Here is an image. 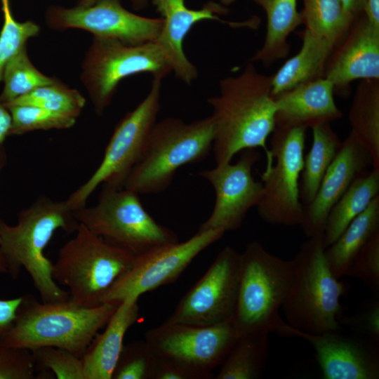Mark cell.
I'll return each instance as SVG.
<instances>
[{
    "instance_id": "obj_22",
    "label": "cell",
    "mask_w": 379,
    "mask_h": 379,
    "mask_svg": "<svg viewBox=\"0 0 379 379\" xmlns=\"http://www.w3.org/2000/svg\"><path fill=\"white\" fill-rule=\"evenodd\" d=\"M138 300L128 298L121 302L105 331L95 335L81 357L85 379H112L124 347V335L139 318Z\"/></svg>"
},
{
    "instance_id": "obj_4",
    "label": "cell",
    "mask_w": 379,
    "mask_h": 379,
    "mask_svg": "<svg viewBox=\"0 0 379 379\" xmlns=\"http://www.w3.org/2000/svg\"><path fill=\"white\" fill-rule=\"evenodd\" d=\"M294 260L269 253L258 241L241 253V274L233 325L239 336L253 332L287 336L279 313L295 276Z\"/></svg>"
},
{
    "instance_id": "obj_31",
    "label": "cell",
    "mask_w": 379,
    "mask_h": 379,
    "mask_svg": "<svg viewBox=\"0 0 379 379\" xmlns=\"http://www.w3.org/2000/svg\"><path fill=\"white\" fill-rule=\"evenodd\" d=\"M55 80V78L44 74L34 66L25 46L10 60L4 68L2 80L4 86L0 94V101L6 105Z\"/></svg>"
},
{
    "instance_id": "obj_43",
    "label": "cell",
    "mask_w": 379,
    "mask_h": 379,
    "mask_svg": "<svg viewBox=\"0 0 379 379\" xmlns=\"http://www.w3.org/2000/svg\"><path fill=\"white\" fill-rule=\"evenodd\" d=\"M364 13L369 23L379 29V0H366Z\"/></svg>"
},
{
    "instance_id": "obj_9",
    "label": "cell",
    "mask_w": 379,
    "mask_h": 379,
    "mask_svg": "<svg viewBox=\"0 0 379 379\" xmlns=\"http://www.w3.org/2000/svg\"><path fill=\"white\" fill-rule=\"evenodd\" d=\"M161 81L154 79L147 95L116 125L96 170L66 199L74 211L85 206L91 194L101 184L124 187L131 170L142 158L157 123Z\"/></svg>"
},
{
    "instance_id": "obj_14",
    "label": "cell",
    "mask_w": 379,
    "mask_h": 379,
    "mask_svg": "<svg viewBox=\"0 0 379 379\" xmlns=\"http://www.w3.org/2000/svg\"><path fill=\"white\" fill-rule=\"evenodd\" d=\"M240 274L241 253L227 246L184 295L166 321L208 326L232 321Z\"/></svg>"
},
{
    "instance_id": "obj_8",
    "label": "cell",
    "mask_w": 379,
    "mask_h": 379,
    "mask_svg": "<svg viewBox=\"0 0 379 379\" xmlns=\"http://www.w3.org/2000/svg\"><path fill=\"white\" fill-rule=\"evenodd\" d=\"M139 195L125 187L102 185L98 202L74 210V216L94 234L135 255L179 241L173 230L149 214Z\"/></svg>"
},
{
    "instance_id": "obj_29",
    "label": "cell",
    "mask_w": 379,
    "mask_h": 379,
    "mask_svg": "<svg viewBox=\"0 0 379 379\" xmlns=\"http://www.w3.org/2000/svg\"><path fill=\"white\" fill-rule=\"evenodd\" d=\"M269 335L267 332H253L239 336L214 378H259L269 357Z\"/></svg>"
},
{
    "instance_id": "obj_28",
    "label": "cell",
    "mask_w": 379,
    "mask_h": 379,
    "mask_svg": "<svg viewBox=\"0 0 379 379\" xmlns=\"http://www.w3.org/2000/svg\"><path fill=\"white\" fill-rule=\"evenodd\" d=\"M312 143L304 158L300 184V199L304 206L312 202L328 168L338 154L342 142L331 123L311 128Z\"/></svg>"
},
{
    "instance_id": "obj_23",
    "label": "cell",
    "mask_w": 379,
    "mask_h": 379,
    "mask_svg": "<svg viewBox=\"0 0 379 379\" xmlns=\"http://www.w3.org/2000/svg\"><path fill=\"white\" fill-rule=\"evenodd\" d=\"M301 37L302 46L299 52L271 76L272 97L300 84L324 77L326 66L333 47L305 29Z\"/></svg>"
},
{
    "instance_id": "obj_15",
    "label": "cell",
    "mask_w": 379,
    "mask_h": 379,
    "mask_svg": "<svg viewBox=\"0 0 379 379\" xmlns=\"http://www.w3.org/2000/svg\"><path fill=\"white\" fill-rule=\"evenodd\" d=\"M47 25L56 30L81 29L95 37L112 39L130 45L155 41L161 30L162 18H149L126 10L120 0H98L88 6H51L46 13Z\"/></svg>"
},
{
    "instance_id": "obj_18",
    "label": "cell",
    "mask_w": 379,
    "mask_h": 379,
    "mask_svg": "<svg viewBox=\"0 0 379 379\" xmlns=\"http://www.w3.org/2000/svg\"><path fill=\"white\" fill-rule=\"evenodd\" d=\"M287 333L312 346L325 379L379 378V354L374 345L344 335L340 330L312 334L288 325Z\"/></svg>"
},
{
    "instance_id": "obj_3",
    "label": "cell",
    "mask_w": 379,
    "mask_h": 379,
    "mask_svg": "<svg viewBox=\"0 0 379 379\" xmlns=\"http://www.w3.org/2000/svg\"><path fill=\"white\" fill-rule=\"evenodd\" d=\"M117 306L102 303L86 307L70 299L40 302L27 295L23 296L13 324L0 340L8 346L30 351L46 346L60 347L81 358Z\"/></svg>"
},
{
    "instance_id": "obj_41",
    "label": "cell",
    "mask_w": 379,
    "mask_h": 379,
    "mask_svg": "<svg viewBox=\"0 0 379 379\" xmlns=\"http://www.w3.org/2000/svg\"><path fill=\"white\" fill-rule=\"evenodd\" d=\"M152 379H192V378L180 367L157 356Z\"/></svg>"
},
{
    "instance_id": "obj_6",
    "label": "cell",
    "mask_w": 379,
    "mask_h": 379,
    "mask_svg": "<svg viewBox=\"0 0 379 379\" xmlns=\"http://www.w3.org/2000/svg\"><path fill=\"white\" fill-rule=\"evenodd\" d=\"M323 234L309 237L295 258V276L282 311L291 327L312 334L338 331L345 286L331 272Z\"/></svg>"
},
{
    "instance_id": "obj_34",
    "label": "cell",
    "mask_w": 379,
    "mask_h": 379,
    "mask_svg": "<svg viewBox=\"0 0 379 379\" xmlns=\"http://www.w3.org/2000/svg\"><path fill=\"white\" fill-rule=\"evenodd\" d=\"M4 24L0 32V82L6 65L21 49L28 39L38 35L39 26L32 20L17 21L13 15L10 0H1Z\"/></svg>"
},
{
    "instance_id": "obj_11",
    "label": "cell",
    "mask_w": 379,
    "mask_h": 379,
    "mask_svg": "<svg viewBox=\"0 0 379 379\" xmlns=\"http://www.w3.org/2000/svg\"><path fill=\"white\" fill-rule=\"evenodd\" d=\"M307 128L275 127L270 140L271 157L261 175L262 197L256 206L260 218L270 225L302 223L304 206L299 184L304 164Z\"/></svg>"
},
{
    "instance_id": "obj_26",
    "label": "cell",
    "mask_w": 379,
    "mask_h": 379,
    "mask_svg": "<svg viewBox=\"0 0 379 379\" xmlns=\"http://www.w3.org/2000/svg\"><path fill=\"white\" fill-rule=\"evenodd\" d=\"M379 231V195L357 216L338 239L325 248L328 265L337 278L346 276L356 255L366 242Z\"/></svg>"
},
{
    "instance_id": "obj_19",
    "label": "cell",
    "mask_w": 379,
    "mask_h": 379,
    "mask_svg": "<svg viewBox=\"0 0 379 379\" xmlns=\"http://www.w3.org/2000/svg\"><path fill=\"white\" fill-rule=\"evenodd\" d=\"M372 166L367 151L350 133L328 168L314 198L304 206L300 225L306 237L323 234L328 215L353 180Z\"/></svg>"
},
{
    "instance_id": "obj_40",
    "label": "cell",
    "mask_w": 379,
    "mask_h": 379,
    "mask_svg": "<svg viewBox=\"0 0 379 379\" xmlns=\"http://www.w3.org/2000/svg\"><path fill=\"white\" fill-rule=\"evenodd\" d=\"M23 296L15 298L0 299V337L3 335L13 324L17 312L22 301Z\"/></svg>"
},
{
    "instance_id": "obj_46",
    "label": "cell",
    "mask_w": 379,
    "mask_h": 379,
    "mask_svg": "<svg viewBox=\"0 0 379 379\" xmlns=\"http://www.w3.org/2000/svg\"><path fill=\"white\" fill-rule=\"evenodd\" d=\"M8 160V156L4 145H0V175Z\"/></svg>"
},
{
    "instance_id": "obj_30",
    "label": "cell",
    "mask_w": 379,
    "mask_h": 379,
    "mask_svg": "<svg viewBox=\"0 0 379 379\" xmlns=\"http://www.w3.org/2000/svg\"><path fill=\"white\" fill-rule=\"evenodd\" d=\"M302 23L313 35L333 48L344 38L356 19L340 0H302Z\"/></svg>"
},
{
    "instance_id": "obj_38",
    "label": "cell",
    "mask_w": 379,
    "mask_h": 379,
    "mask_svg": "<svg viewBox=\"0 0 379 379\" xmlns=\"http://www.w3.org/2000/svg\"><path fill=\"white\" fill-rule=\"evenodd\" d=\"M35 372L32 351L8 346L0 340V379H34Z\"/></svg>"
},
{
    "instance_id": "obj_24",
    "label": "cell",
    "mask_w": 379,
    "mask_h": 379,
    "mask_svg": "<svg viewBox=\"0 0 379 379\" xmlns=\"http://www.w3.org/2000/svg\"><path fill=\"white\" fill-rule=\"evenodd\" d=\"M260 6L267 16V32L264 43L251 62H260L267 67L285 58L290 50L289 35L302 24L298 0H252Z\"/></svg>"
},
{
    "instance_id": "obj_47",
    "label": "cell",
    "mask_w": 379,
    "mask_h": 379,
    "mask_svg": "<svg viewBox=\"0 0 379 379\" xmlns=\"http://www.w3.org/2000/svg\"><path fill=\"white\" fill-rule=\"evenodd\" d=\"M0 274H8L7 261L0 248Z\"/></svg>"
},
{
    "instance_id": "obj_17",
    "label": "cell",
    "mask_w": 379,
    "mask_h": 379,
    "mask_svg": "<svg viewBox=\"0 0 379 379\" xmlns=\"http://www.w3.org/2000/svg\"><path fill=\"white\" fill-rule=\"evenodd\" d=\"M152 3L164 20L160 34L155 41L163 51L175 77L188 85L197 77L198 70L186 57L183 42L196 23L209 20L227 23L233 27L255 28L260 21L258 18L242 22L222 20L218 15L227 13V9L226 6L214 1L208 2L198 10L187 7L185 0H152Z\"/></svg>"
},
{
    "instance_id": "obj_25",
    "label": "cell",
    "mask_w": 379,
    "mask_h": 379,
    "mask_svg": "<svg viewBox=\"0 0 379 379\" xmlns=\"http://www.w3.org/2000/svg\"><path fill=\"white\" fill-rule=\"evenodd\" d=\"M350 133L367 151L379 171V79L358 83L348 114Z\"/></svg>"
},
{
    "instance_id": "obj_33",
    "label": "cell",
    "mask_w": 379,
    "mask_h": 379,
    "mask_svg": "<svg viewBox=\"0 0 379 379\" xmlns=\"http://www.w3.org/2000/svg\"><path fill=\"white\" fill-rule=\"evenodd\" d=\"M12 122L10 135H20L34 131L67 129L72 127L77 119L29 105L7 107Z\"/></svg>"
},
{
    "instance_id": "obj_35",
    "label": "cell",
    "mask_w": 379,
    "mask_h": 379,
    "mask_svg": "<svg viewBox=\"0 0 379 379\" xmlns=\"http://www.w3.org/2000/svg\"><path fill=\"white\" fill-rule=\"evenodd\" d=\"M157 356L145 340L124 345L112 379H152Z\"/></svg>"
},
{
    "instance_id": "obj_45",
    "label": "cell",
    "mask_w": 379,
    "mask_h": 379,
    "mask_svg": "<svg viewBox=\"0 0 379 379\" xmlns=\"http://www.w3.org/2000/svg\"><path fill=\"white\" fill-rule=\"evenodd\" d=\"M98 0H79L77 6H88L94 4ZM131 4L134 9L138 11L144 9L148 4V0H131Z\"/></svg>"
},
{
    "instance_id": "obj_12",
    "label": "cell",
    "mask_w": 379,
    "mask_h": 379,
    "mask_svg": "<svg viewBox=\"0 0 379 379\" xmlns=\"http://www.w3.org/2000/svg\"><path fill=\"white\" fill-rule=\"evenodd\" d=\"M238 335L233 321L199 326L165 321L145 335L154 354L186 371L192 379L213 378Z\"/></svg>"
},
{
    "instance_id": "obj_42",
    "label": "cell",
    "mask_w": 379,
    "mask_h": 379,
    "mask_svg": "<svg viewBox=\"0 0 379 379\" xmlns=\"http://www.w3.org/2000/svg\"><path fill=\"white\" fill-rule=\"evenodd\" d=\"M12 118L9 109L0 101V145L9 136Z\"/></svg>"
},
{
    "instance_id": "obj_20",
    "label": "cell",
    "mask_w": 379,
    "mask_h": 379,
    "mask_svg": "<svg viewBox=\"0 0 379 379\" xmlns=\"http://www.w3.org/2000/svg\"><path fill=\"white\" fill-rule=\"evenodd\" d=\"M324 77L344 95L355 80L379 79V29L357 18L328 58Z\"/></svg>"
},
{
    "instance_id": "obj_13",
    "label": "cell",
    "mask_w": 379,
    "mask_h": 379,
    "mask_svg": "<svg viewBox=\"0 0 379 379\" xmlns=\"http://www.w3.org/2000/svg\"><path fill=\"white\" fill-rule=\"evenodd\" d=\"M221 229L197 232L183 242H175L135 255L128 270L103 295L101 303L119 305L140 295L174 282L204 250L220 240Z\"/></svg>"
},
{
    "instance_id": "obj_2",
    "label": "cell",
    "mask_w": 379,
    "mask_h": 379,
    "mask_svg": "<svg viewBox=\"0 0 379 379\" xmlns=\"http://www.w3.org/2000/svg\"><path fill=\"white\" fill-rule=\"evenodd\" d=\"M79 225L74 211L66 200L46 196L39 197L19 211L15 225L0 220V248L7 261L8 274L15 279L25 268L42 302L69 300L68 291L52 277L53 263L44 255V250L57 230L74 233Z\"/></svg>"
},
{
    "instance_id": "obj_16",
    "label": "cell",
    "mask_w": 379,
    "mask_h": 379,
    "mask_svg": "<svg viewBox=\"0 0 379 379\" xmlns=\"http://www.w3.org/2000/svg\"><path fill=\"white\" fill-rule=\"evenodd\" d=\"M235 164L216 166L199 173L208 180L215 193L214 208L197 232L221 229L225 232L238 230L249 210L256 207L262 197V184L252 174L260 159L255 149L242 150Z\"/></svg>"
},
{
    "instance_id": "obj_5",
    "label": "cell",
    "mask_w": 379,
    "mask_h": 379,
    "mask_svg": "<svg viewBox=\"0 0 379 379\" xmlns=\"http://www.w3.org/2000/svg\"><path fill=\"white\" fill-rule=\"evenodd\" d=\"M215 131L211 116L192 123L175 117L157 121L143 155L131 170L124 187L138 194L164 191L178 168L208 157Z\"/></svg>"
},
{
    "instance_id": "obj_21",
    "label": "cell",
    "mask_w": 379,
    "mask_h": 379,
    "mask_svg": "<svg viewBox=\"0 0 379 379\" xmlns=\"http://www.w3.org/2000/svg\"><path fill=\"white\" fill-rule=\"evenodd\" d=\"M333 94V84L323 77L274 96L276 127L307 129L340 119L343 113L335 102Z\"/></svg>"
},
{
    "instance_id": "obj_1",
    "label": "cell",
    "mask_w": 379,
    "mask_h": 379,
    "mask_svg": "<svg viewBox=\"0 0 379 379\" xmlns=\"http://www.w3.org/2000/svg\"><path fill=\"white\" fill-rule=\"evenodd\" d=\"M215 125L212 150L216 166L231 163L247 149L262 148L274 131L276 106L271 94V76L258 72L252 62L236 77L220 81V94L209 98Z\"/></svg>"
},
{
    "instance_id": "obj_44",
    "label": "cell",
    "mask_w": 379,
    "mask_h": 379,
    "mask_svg": "<svg viewBox=\"0 0 379 379\" xmlns=\"http://www.w3.org/2000/svg\"><path fill=\"white\" fill-rule=\"evenodd\" d=\"M345 10L354 18L364 14L366 0H340Z\"/></svg>"
},
{
    "instance_id": "obj_36",
    "label": "cell",
    "mask_w": 379,
    "mask_h": 379,
    "mask_svg": "<svg viewBox=\"0 0 379 379\" xmlns=\"http://www.w3.org/2000/svg\"><path fill=\"white\" fill-rule=\"evenodd\" d=\"M36 368L51 371L58 379H85L81 357L70 351L51 346L32 351Z\"/></svg>"
},
{
    "instance_id": "obj_37",
    "label": "cell",
    "mask_w": 379,
    "mask_h": 379,
    "mask_svg": "<svg viewBox=\"0 0 379 379\" xmlns=\"http://www.w3.org/2000/svg\"><path fill=\"white\" fill-rule=\"evenodd\" d=\"M346 276L379 288V231L366 242L350 265Z\"/></svg>"
},
{
    "instance_id": "obj_32",
    "label": "cell",
    "mask_w": 379,
    "mask_h": 379,
    "mask_svg": "<svg viewBox=\"0 0 379 379\" xmlns=\"http://www.w3.org/2000/svg\"><path fill=\"white\" fill-rule=\"evenodd\" d=\"M86 104L85 98L76 89H72L56 79L53 83L39 87L10 103L29 105L77 119Z\"/></svg>"
},
{
    "instance_id": "obj_39",
    "label": "cell",
    "mask_w": 379,
    "mask_h": 379,
    "mask_svg": "<svg viewBox=\"0 0 379 379\" xmlns=\"http://www.w3.org/2000/svg\"><path fill=\"white\" fill-rule=\"evenodd\" d=\"M340 324L347 325L355 330L370 336L375 342L379 343V302H370L365 309L350 317L340 315Z\"/></svg>"
},
{
    "instance_id": "obj_48",
    "label": "cell",
    "mask_w": 379,
    "mask_h": 379,
    "mask_svg": "<svg viewBox=\"0 0 379 379\" xmlns=\"http://www.w3.org/2000/svg\"><path fill=\"white\" fill-rule=\"evenodd\" d=\"M236 0H220V2L222 5L227 6L232 4Z\"/></svg>"
},
{
    "instance_id": "obj_7",
    "label": "cell",
    "mask_w": 379,
    "mask_h": 379,
    "mask_svg": "<svg viewBox=\"0 0 379 379\" xmlns=\"http://www.w3.org/2000/svg\"><path fill=\"white\" fill-rule=\"evenodd\" d=\"M76 235L59 250L52 277L68 288L74 303L94 307L131 267L135 255L111 244L79 223Z\"/></svg>"
},
{
    "instance_id": "obj_27",
    "label": "cell",
    "mask_w": 379,
    "mask_h": 379,
    "mask_svg": "<svg viewBox=\"0 0 379 379\" xmlns=\"http://www.w3.org/2000/svg\"><path fill=\"white\" fill-rule=\"evenodd\" d=\"M378 195L379 171L372 168L358 175L331 209L323 232L325 248L332 244Z\"/></svg>"
},
{
    "instance_id": "obj_10",
    "label": "cell",
    "mask_w": 379,
    "mask_h": 379,
    "mask_svg": "<svg viewBox=\"0 0 379 379\" xmlns=\"http://www.w3.org/2000/svg\"><path fill=\"white\" fill-rule=\"evenodd\" d=\"M81 69V81L98 116L111 104L118 84L124 78L149 73L154 79L162 80L172 71L156 41L130 45L95 36Z\"/></svg>"
}]
</instances>
